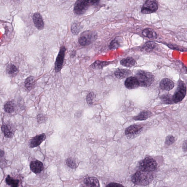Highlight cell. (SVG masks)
Instances as JSON below:
<instances>
[{
  "instance_id": "obj_24",
  "label": "cell",
  "mask_w": 187,
  "mask_h": 187,
  "mask_svg": "<svg viewBox=\"0 0 187 187\" xmlns=\"http://www.w3.org/2000/svg\"><path fill=\"white\" fill-rule=\"evenodd\" d=\"M6 72L11 76H15L18 72V69L15 65L10 64L8 65L6 69Z\"/></svg>"
},
{
  "instance_id": "obj_5",
  "label": "cell",
  "mask_w": 187,
  "mask_h": 187,
  "mask_svg": "<svg viewBox=\"0 0 187 187\" xmlns=\"http://www.w3.org/2000/svg\"><path fill=\"white\" fill-rule=\"evenodd\" d=\"M157 164L155 159L150 157H146L140 162L139 168L141 170L152 173L157 170Z\"/></svg>"
},
{
  "instance_id": "obj_25",
  "label": "cell",
  "mask_w": 187,
  "mask_h": 187,
  "mask_svg": "<svg viewBox=\"0 0 187 187\" xmlns=\"http://www.w3.org/2000/svg\"><path fill=\"white\" fill-rule=\"evenodd\" d=\"M156 47V44L154 42H149L146 43L141 48L142 51L149 52L155 49Z\"/></svg>"
},
{
  "instance_id": "obj_16",
  "label": "cell",
  "mask_w": 187,
  "mask_h": 187,
  "mask_svg": "<svg viewBox=\"0 0 187 187\" xmlns=\"http://www.w3.org/2000/svg\"><path fill=\"white\" fill-rule=\"evenodd\" d=\"M1 130L4 133L5 136L8 138L13 137L14 134V131L12 126L8 124L3 125L1 126Z\"/></svg>"
},
{
  "instance_id": "obj_14",
  "label": "cell",
  "mask_w": 187,
  "mask_h": 187,
  "mask_svg": "<svg viewBox=\"0 0 187 187\" xmlns=\"http://www.w3.org/2000/svg\"><path fill=\"white\" fill-rule=\"evenodd\" d=\"M159 86L162 90L169 91L173 89L174 87V84L171 80L168 78H164L160 81Z\"/></svg>"
},
{
  "instance_id": "obj_9",
  "label": "cell",
  "mask_w": 187,
  "mask_h": 187,
  "mask_svg": "<svg viewBox=\"0 0 187 187\" xmlns=\"http://www.w3.org/2000/svg\"><path fill=\"white\" fill-rule=\"evenodd\" d=\"M143 127L140 125H132L126 128L125 134L128 137L132 138L137 136L142 131Z\"/></svg>"
},
{
  "instance_id": "obj_21",
  "label": "cell",
  "mask_w": 187,
  "mask_h": 187,
  "mask_svg": "<svg viewBox=\"0 0 187 187\" xmlns=\"http://www.w3.org/2000/svg\"><path fill=\"white\" fill-rule=\"evenodd\" d=\"M136 61L133 58L128 57L121 60V64L122 66L126 67L131 68L135 65Z\"/></svg>"
},
{
  "instance_id": "obj_27",
  "label": "cell",
  "mask_w": 187,
  "mask_h": 187,
  "mask_svg": "<svg viewBox=\"0 0 187 187\" xmlns=\"http://www.w3.org/2000/svg\"><path fill=\"white\" fill-rule=\"evenodd\" d=\"M15 109V105L12 101H9L4 106L5 111L7 113H12Z\"/></svg>"
},
{
  "instance_id": "obj_34",
  "label": "cell",
  "mask_w": 187,
  "mask_h": 187,
  "mask_svg": "<svg viewBox=\"0 0 187 187\" xmlns=\"http://www.w3.org/2000/svg\"><path fill=\"white\" fill-rule=\"evenodd\" d=\"M106 187H124L123 185L120 184V183H112L107 185Z\"/></svg>"
},
{
  "instance_id": "obj_17",
  "label": "cell",
  "mask_w": 187,
  "mask_h": 187,
  "mask_svg": "<svg viewBox=\"0 0 187 187\" xmlns=\"http://www.w3.org/2000/svg\"><path fill=\"white\" fill-rule=\"evenodd\" d=\"M131 71L126 69H118L117 70L115 73V77L119 79L128 77L131 75Z\"/></svg>"
},
{
  "instance_id": "obj_7",
  "label": "cell",
  "mask_w": 187,
  "mask_h": 187,
  "mask_svg": "<svg viewBox=\"0 0 187 187\" xmlns=\"http://www.w3.org/2000/svg\"><path fill=\"white\" fill-rule=\"evenodd\" d=\"M158 9V4L157 1L149 0L143 6L141 12L143 14H150L155 12Z\"/></svg>"
},
{
  "instance_id": "obj_6",
  "label": "cell",
  "mask_w": 187,
  "mask_h": 187,
  "mask_svg": "<svg viewBox=\"0 0 187 187\" xmlns=\"http://www.w3.org/2000/svg\"><path fill=\"white\" fill-rule=\"evenodd\" d=\"M186 86L183 81L180 80L178 82L177 90L173 95L174 103L182 101L186 96Z\"/></svg>"
},
{
  "instance_id": "obj_18",
  "label": "cell",
  "mask_w": 187,
  "mask_h": 187,
  "mask_svg": "<svg viewBox=\"0 0 187 187\" xmlns=\"http://www.w3.org/2000/svg\"><path fill=\"white\" fill-rule=\"evenodd\" d=\"M152 115L151 112L144 110L140 113L137 116L134 117L133 119L135 121H144L150 118Z\"/></svg>"
},
{
  "instance_id": "obj_26",
  "label": "cell",
  "mask_w": 187,
  "mask_h": 187,
  "mask_svg": "<svg viewBox=\"0 0 187 187\" xmlns=\"http://www.w3.org/2000/svg\"><path fill=\"white\" fill-rule=\"evenodd\" d=\"M6 183L11 187H18L19 186V180L13 178L9 175L6 178Z\"/></svg>"
},
{
  "instance_id": "obj_33",
  "label": "cell",
  "mask_w": 187,
  "mask_h": 187,
  "mask_svg": "<svg viewBox=\"0 0 187 187\" xmlns=\"http://www.w3.org/2000/svg\"><path fill=\"white\" fill-rule=\"evenodd\" d=\"M47 118L45 115L39 114L37 115V120L38 122L40 123H43L46 121Z\"/></svg>"
},
{
  "instance_id": "obj_36",
  "label": "cell",
  "mask_w": 187,
  "mask_h": 187,
  "mask_svg": "<svg viewBox=\"0 0 187 187\" xmlns=\"http://www.w3.org/2000/svg\"><path fill=\"white\" fill-rule=\"evenodd\" d=\"M4 151L0 149V158H1L4 157Z\"/></svg>"
},
{
  "instance_id": "obj_11",
  "label": "cell",
  "mask_w": 187,
  "mask_h": 187,
  "mask_svg": "<svg viewBox=\"0 0 187 187\" xmlns=\"http://www.w3.org/2000/svg\"><path fill=\"white\" fill-rule=\"evenodd\" d=\"M125 86L129 90L137 89L140 86L139 81L136 77L133 76L127 78L125 82Z\"/></svg>"
},
{
  "instance_id": "obj_1",
  "label": "cell",
  "mask_w": 187,
  "mask_h": 187,
  "mask_svg": "<svg viewBox=\"0 0 187 187\" xmlns=\"http://www.w3.org/2000/svg\"><path fill=\"white\" fill-rule=\"evenodd\" d=\"M154 180L152 173L140 170L136 172L132 177V181L135 184L141 186H147Z\"/></svg>"
},
{
  "instance_id": "obj_4",
  "label": "cell",
  "mask_w": 187,
  "mask_h": 187,
  "mask_svg": "<svg viewBox=\"0 0 187 187\" xmlns=\"http://www.w3.org/2000/svg\"><path fill=\"white\" fill-rule=\"evenodd\" d=\"M97 34L94 31H85L81 34L79 38V43L81 46H87L93 43L97 38Z\"/></svg>"
},
{
  "instance_id": "obj_35",
  "label": "cell",
  "mask_w": 187,
  "mask_h": 187,
  "mask_svg": "<svg viewBox=\"0 0 187 187\" xmlns=\"http://www.w3.org/2000/svg\"><path fill=\"white\" fill-rule=\"evenodd\" d=\"M183 149L184 151L186 152L187 150V142L186 140H185L184 142L183 143Z\"/></svg>"
},
{
  "instance_id": "obj_19",
  "label": "cell",
  "mask_w": 187,
  "mask_h": 187,
  "mask_svg": "<svg viewBox=\"0 0 187 187\" xmlns=\"http://www.w3.org/2000/svg\"><path fill=\"white\" fill-rule=\"evenodd\" d=\"M35 77L30 76L26 79L25 82V86L26 89L28 91H30L35 87Z\"/></svg>"
},
{
  "instance_id": "obj_31",
  "label": "cell",
  "mask_w": 187,
  "mask_h": 187,
  "mask_svg": "<svg viewBox=\"0 0 187 187\" xmlns=\"http://www.w3.org/2000/svg\"><path fill=\"white\" fill-rule=\"evenodd\" d=\"M175 137L173 135H170L166 137L165 144L167 146H170L175 142Z\"/></svg>"
},
{
  "instance_id": "obj_3",
  "label": "cell",
  "mask_w": 187,
  "mask_h": 187,
  "mask_svg": "<svg viewBox=\"0 0 187 187\" xmlns=\"http://www.w3.org/2000/svg\"><path fill=\"white\" fill-rule=\"evenodd\" d=\"M100 1H84V0L76 1L74 5V13L78 15L84 14L90 6L96 5L99 4Z\"/></svg>"
},
{
  "instance_id": "obj_22",
  "label": "cell",
  "mask_w": 187,
  "mask_h": 187,
  "mask_svg": "<svg viewBox=\"0 0 187 187\" xmlns=\"http://www.w3.org/2000/svg\"><path fill=\"white\" fill-rule=\"evenodd\" d=\"M162 102L165 104H172L174 103L173 100V95L167 94H163L160 97Z\"/></svg>"
},
{
  "instance_id": "obj_10",
  "label": "cell",
  "mask_w": 187,
  "mask_h": 187,
  "mask_svg": "<svg viewBox=\"0 0 187 187\" xmlns=\"http://www.w3.org/2000/svg\"><path fill=\"white\" fill-rule=\"evenodd\" d=\"M80 187H100V183L95 177H88L84 180Z\"/></svg>"
},
{
  "instance_id": "obj_12",
  "label": "cell",
  "mask_w": 187,
  "mask_h": 187,
  "mask_svg": "<svg viewBox=\"0 0 187 187\" xmlns=\"http://www.w3.org/2000/svg\"><path fill=\"white\" fill-rule=\"evenodd\" d=\"M33 20L34 25L37 29L40 30H43L44 27V23L43 17L39 13L37 12L33 14Z\"/></svg>"
},
{
  "instance_id": "obj_8",
  "label": "cell",
  "mask_w": 187,
  "mask_h": 187,
  "mask_svg": "<svg viewBox=\"0 0 187 187\" xmlns=\"http://www.w3.org/2000/svg\"><path fill=\"white\" fill-rule=\"evenodd\" d=\"M66 50V47L64 46H61L59 52L55 62V69L57 72L61 71L62 69Z\"/></svg>"
},
{
  "instance_id": "obj_15",
  "label": "cell",
  "mask_w": 187,
  "mask_h": 187,
  "mask_svg": "<svg viewBox=\"0 0 187 187\" xmlns=\"http://www.w3.org/2000/svg\"><path fill=\"white\" fill-rule=\"evenodd\" d=\"M30 167L32 171L35 174L41 173L44 169L43 164L38 160L32 161L30 163Z\"/></svg>"
},
{
  "instance_id": "obj_23",
  "label": "cell",
  "mask_w": 187,
  "mask_h": 187,
  "mask_svg": "<svg viewBox=\"0 0 187 187\" xmlns=\"http://www.w3.org/2000/svg\"><path fill=\"white\" fill-rule=\"evenodd\" d=\"M82 26L80 23L75 22L71 25V31L74 35H78L82 29Z\"/></svg>"
},
{
  "instance_id": "obj_28",
  "label": "cell",
  "mask_w": 187,
  "mask_h": 187,
  "mask_svg": "<svg viewBox=\"0 0 187 187\" xmlns=\"http://www.w3.org/2000/svg\"><path fill=\"white\" fill-rule=\"evenodd\" d=\"M121 38L120 37H116L112 40L109 45V48L111 50H115L120 46V43L121 41Z\"/></svg>"
},
{
  "instance_id": "obj_32",
  "label": "cell",
  "mask_w": 187,
  "mask_h": 187,
  "mask_svg": "<svg viewBox=\"0 0 187 187\" xmlns=\"http://www.w3.org/2000/svg\"><path fill=\"white\" fill-rule=\"evenodd\" d=\"M95 97V94L93 92L89 93L87 96V101L88 104L92 105L93 104V100Z\"/></svg>"
},
{
  "instance_id": "obj_37",
  "label": "cell",
  "mask_w": 187,
  "mask_h": 187,
  "mask_svg": "<svg viewBox=\"0 0 187 187\" xmlns=\"http://www.w3.org/2000/svg\"></svg>"
},
{
  "instance_id": "obj_29",
  "label": "cell",
  "mask_w": 187,
  "mask_h": 187,
  "mask_svg": "<svg viewBox=\"0 0 187 187\" xmlns=\"http://www.w3.org/2000/svg\"><path fill=\"white\" fill-rule=\"evenodd\" d=\"M109 62L102 61H96L90 66L94 69H101L109 64Z\"/></svg>"
},
{
  "instance_id": "obj_30",
  "label": "cell",
  "mask_w": 187,
  "mask_h": 187,
  "mask_svg": "<svg viewBox=\"0 0 187 187\" xmlns=\"http://www.w3.org/2000/svg\"><path fill=\"white\" fill-rule=\"evenodd\" d=\"M67 165L68 166L72 169H75L77 167L75 160L72 157H69L66 161Z\"/></svg>"
},
{
  "instance_id": "obj_13",
  "label": "cell",
  "mask_w": 187,
  "mask_h": 187,
  "mask_svg": "<svg viewBox=\"0 0 187 187\" xmlns=\"http://www.w3.org/2000/svg\"><path fill=\"white\" fill-rule=\"evenodd\" d=\"M46 139V136L44 133L38 135L33 138L31 140L30 146L31 148H34L38 147L43 141Z\"/></svg>"
},
{
  "instance_id": "obj_20",
  "label": "cell",
  "mask_w": 187,
  "mask_h": 187,
  "mask_svg": "<svg viewBox=\"0 0 187 187\" xmlns=\"http://www.w3.org/2000/svg\"><path fill=\"white\" fill-rule=\"evenodd\" d=\"M143 35L145 37L149 39H156L157 38V35L156 33L152 29L146 28L142 32Z\"/></svg>"
},
{
  "instance_id": "obj_2",
  "label": "cell",
  "mask_w": 187,
  "mask_h": 187,
  "mask_svg": "<svg viewBox=\"0 0 187 187\" xmlns=\"http://www.w3.org/2000/svg\"><path fill=\"white\" fill-rule=\"evenodd\" d=\"M135 77L139 81L140 86L144 87L150 86L154 82L155 79L152 73L142 70L138 71Z\"/></svg>"
}]
</instances>
